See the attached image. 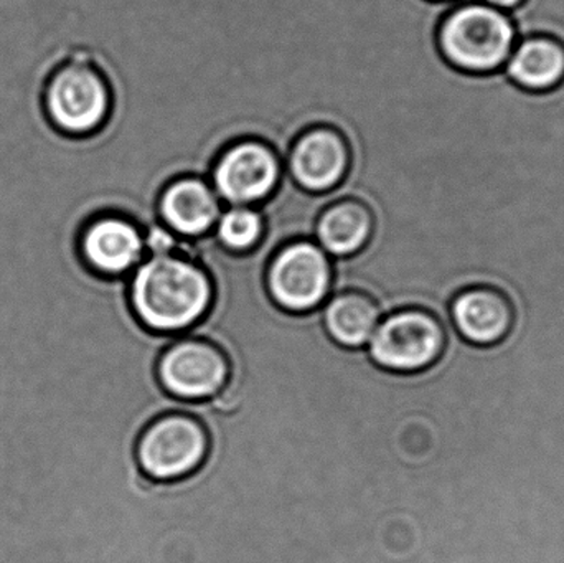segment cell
Wrapping results in <instances>:
<instances>
[{"mask_svg":"<svg viewBox=\"0 0 564 563\" xmlns=\"http://www.w3.org/2000/svg\"><path fill=\"white\" fill-rule=\"evenodd\" d=\"M321 310L330 339L348 349L367 347L383 320L377 304L358 291L332 294Z\"/></svg>","mask_w":564,"mask_h":563,"instance_id":"obj_14","label":"cell"},{"mask_svg":"<svg viewBox=\"0 0 564 563\" xmlns=\"http://www.w3.org/2000/svg\"><path fill=\"white\" fill-rule=\"evenodd\" d=\"M480 2L489 3V6L503 10V12L513 13L516 10H519L527 0H480Z\"/></svg>","mask_w":564,"mask_h":563,"instance_id":"obj_17","label":"cell"},{"mask_svg":"<svg viewBox=\"0 0 564 563\" xmlns=\"http://www.w3.org/2000/svg\"><path fill=\"white\" fill-rule=\"evenodd\" d=\"M446 344V331L436 316L423 310H403L380 321L367 350L381 369L414 373L433 367Z\"/></svg>","mask_w":564,"mask_h":563,"instance_id":"obj_3","label":"cell"},{"mask_svg":"<svg viewBox=\"0 0 564 563\" xmlns=\"http://www.w3.org/2000/svg\"><path fill=\"white\" fill-rule=\"evenodd\" d=\"M264 220L261 212L251 205H234L221 212L214 234L221 247L231 253H248L261 241Z\"/></svg>","mask_w":564,"mask_h":563,"instance_id":"obj_16","label":"cell"},{"mask_svg":"<svg viewBox=\"0 0 564 563\" xmlns=\"http://www.w3.org/2000/svg\"><path fill=\"white\" fill-rule=\"evenodd\" d=\"M371 235V215L355 201H341L322 212L314 240L330 258L357 253Z\"/></svg>","mask_w":564,"mask_h":563,"instance_id":"obj_15","label":"cell"},{"mask_svg":"<svg viewBox=\"0 0 564 563\" xmlns=\"http://www.w3.org/2000/svg\"><path fill=\"white\" fill-rule=\"evenodd\" d=\"M83 263L99 277H131L148 258L144 237L132 221L118 215H101L83 227L78 238Z\"/></svg>","mask_w":564,"mask_h":563,"instance_id":"obj_9","label":"cell"},{"mask_svg":"<svg viewBox=\"0 0 564 563\" xmlns=\"http://www.w3.org/2000/svg\"><path fill=\"white\" fill-rule=\"evenodd\" d=\"M503 73L523 91H555L564 83V40L545 32L520 35Z\"/></svg>","mask_w":564,"mask_h":563,"instance_id":"obj_12","label":"cell"},{"mask_svg":"<svg viewBox=\"0 0 564 563\" xmlns=\"http://www.w3.org/2000/svg\"><path fill=\"white\" fill-rule=\"evenodd\" d=\"M519 39L512 13L480 0H457L437 29L443 58L459 72L476 76L502 72Z\"/></svg>","mask_w":564,"mask_h":563,"instance_id":"obj_2","label":"cell"},{"mask_svg":"<svg viewBox=\"0 0 564 563\" xmlns=\"http://www.w3.org/2000/svg\"><path fill=\"white\" fill-rule=\"evenodd\" d=\"M436 2H454V0H436Z\"/></svg>","mask_w":564,"mask_h":563,"instance_id":"obj_18","label":"cell"},{"mask_svg":"<svg viewBox=\"0 0 564 563\" xmlns=\"http://www.w3.org/2000/svg\"><path fill=\"white\" fill-rule=\"evenodd\" d=\"M221 212L214 187L198 178L175 181L159 201L162 221L178 237L191 240L212 234Z\"/></svg>","mask_w":564,"mask_h":563,"instance_id":"obj_13","label":"cell"},{"mask_svg":"<svg viewBox=\"0 0 564 563\" xmlns=\"http://www.w3.org/2000/svg\"><path fill=\"white\" fill-rule=\"evenodd\" d=\"M451 324L469 346L497 347L516 326V307L503 291L489 284L466 288L451 301Z\"/></svg>","mask_w":564,"mask_h":563,"instance_id":"obj_10","label":"cell"},{"mask_svg":"<svg viewBox=\"0 0 564 563\" xmlns=\"http://www.w3.org/2000/svg\"><path fill=\"white\" fill-rule=\"evenodd\" d=\"M280 181V162L263 142L243 141L224 152L212 174V187L225 204L257 205Z\"/></svg>","mask_w":564,"mask_h":563,"instance_id":"obj_8","label":"cell"},{"mask_svg":"<svg viewBox=\"0 0 564 563\" xmlns=\"http://www.w3.org/2000/svg\"><path fill=\"white\" fill-rule=\"evenodd\" d=\"M208 453V435L194 416L167 413L142 432L135 446L139 468L152 481L192 475Z\"/></svg>","mask_w":564,"mask_h":563,"instance_id":"obj_6","label":"cell"},{"mask_svg":"<svg viewBox=\"0 0 564 563\" xmlns=\"http://www.w3.org/2000/svg\"><path fill=\"white\" fill-rule=\"evenodd\" d=\"M347 167V144L334 129H311L292 148V178L305 191L324 192L335 187L340 184Z\"/></svg>","mask_w":564,"mask_h":563,"instance_id":"obj_11","label":"cell"},{"mask_svg":"<svg viewBox=\"0 0 564 563\" xmlns=\"http://www.w3.org/2000/svg\"><path fill=\"white\" fill-rule=\"evenodd\" d=\"M129 301L135 317L152 333L184 334L210 310L214 284L195 261L155 255L129 277Z\"/></svg>","mask_w":564,"mask_h":563,"instance_id":"obj_1","label":"cell"},{"mask_svg":"<svg viewBox=\"0 0 564 563\" xmlns=\"http://www.w3.org/2000/svg\"><path fill=\"white\" fill-rule=\"evenodd\" d=\"M162 389L178 400H208L221 392L230 377L227 357L202 339H178L158 364Z\"/></svg>","mask_w":564,"mask_h":563,"instance_id":"obj_7","label":"cell"},{"mask_svg":"<svg viewBox=\"0 0 564 563\" xmlns=\"http://www.w3.org/2000/svg\"><path fill=\"white\" fill-rule=\"evenodd\" d=\"M46 111L56 128L78 138L98 131L111 109V93L99 69L86 58L59 66L46 85Z\"/></svg>","mask_w":564,"mask_h":563,"instance_id":"obj_4","label":"cell"},{"mask_svg":"<svg viewBox=\"0 0 564 563\" xmlns=\"http://www.w3.org/2000/svg\"><path fill=\"white\" fill-rule=\"evenodd\" d=\"M332 280V258L315 240L284 245L267 270L268 294L289 313H308L321 307L330 297Z\"/></svg>","mask_w":564,"mask_h":563,"instance_id":"obj_5","label":"cell"}]
</instances>
